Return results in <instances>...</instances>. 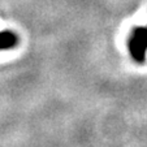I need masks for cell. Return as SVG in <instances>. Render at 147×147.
I'll return each instance as SVG.
<instances>
[{
  "mask_svg": "<svg viewBox=\"0 0 147 147\" xmlns=\"http://www.w3.org/2000/svg\"><path fill=\"white\" fill-rule=\"evenodd\" d=\"M129 51L131 57L138 64H143L146 61V51H147V29L136 28L130 34L129 39Z\"/></svg>",
  "mask_w": 147,
  "mask_h": 147,
  "instance_id": "6da1fadb",
  "label": "cell"
},
{
  "mask_svg": "<svg viewBox=\"0 0 147 147\" xmlns=\"http://www.w3.org/2000/svg\"><path fill=\"white\" fill-rule=\"evenodd\" d=\"M18 38L12 31H1L0 33V50H9L17 46Z\"/></svg>",
  "mask_w": 147,
  "mask_h": 147,
  "instance_id": "7a4b0ae2",
  "label": "cell"
}]
</instances>
